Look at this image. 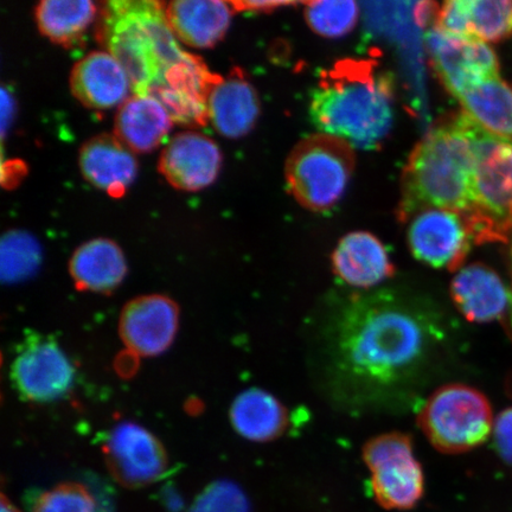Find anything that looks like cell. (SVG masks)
I'll use <instances>...</instances> for the list:
<instances>
[{
  "label": "cell",
  "mask_w": 512,
  "mask_h": 512,
  "mask_svg": "<svg viewBox=\"0 0 512 512\" xmlns=\"http://www.w3.org/2000/svg\"><path fill=\"white\" fill-rule=\"evenodd\" d=\"M100 38L107 53L126 70L132 94L157 99L175 121L194 119L206 108L210 88L220 78L181 48L162 3H106Z\"/></svg>",
  "instance_id": "obj_1"
},
{
  "label": "cell",
  "mask_w": 512,
  "mask_h": 512,
  "mask_svg": "<svg viewBox=\"0 0 512 512\" xmlns=\"http://www.w3.org/2000/svg\"><path fill=\"white\" fill-rule=\"evenodd\" d=\"M441 338L437 316L424 305L398 294H361L337 319V364L362 387L399 386L425 366Z\"/></svg>",
  "instance_id": "obj_2"
},
{
  "label": "cell",
  "mask_w": 512,
  "mask_h": 512,
  "mask_svg": "<svg viewBox=\"0 0 512 512\" xmlns=\"http://www.w3.org/2000/svg\"><path fill=\"white\" fill-rule=\"evenodd\" d=\"M310 114L324 134L369 150L387 137L394 120V82L370 59H344L319 75Z\"/></svg>",
  "instance_id": "obj_3"
},
{
  "label": "cell",
  "mask_w": 512,
  "mask_h": 512,
  "mask_svg": "<svg viewBox=\"0 0 512 512\" xmlns=\"http://www.w3.org/2000/svg\"><path fill=\"white\" fill-rule=\"evenodd\" d=\"M473 170L470 119L460 113L435 125L415 146L403 171L400 221H409L432 208L469 216L473 209Z\"/></svg>",
  "instance_id": "obj_4"
},
{
  "label": "cell",
  "mask_w": 512,
  "mask_h": 512,
  "mask_svg": "<svg viewBox=\"0 0 512 512\" xmlns=\"http://www.w3.org/2000/svg\"><path fill=\"white\" fill-rule=\"evenodd\" d=\"M471 136L473 209L466 220L476 243L507 242L512 233V143L491 136L473 121Z\"/></svg>",
  "instance_id": "obj_5"
},
{
  "label": "cell",
  "mask_w": 512,
  "mask_h": 512,
  "mask_svg": "<svg viewBox=\"0 0 512 512\" xmlns=\"http://www.w3.org/2000/svg\"><path fill=\"white\" fill-rule=\"evenodd\" d=\"M355 162L354 146L347 140L315 134L294 147L287 158V187L304 208L322 213L343 197Z\"/></svg>",
  "instance_id": "obj_6"
},
{
  "label": "cell",
  "mask_w": 512,
  "mask_h": 512,
  "mask_svg": "<svg viewBox=\"0 0 512 512\" xmlns=\"http://www.w3.org/2000/svg\"><path fill=\"white\" fill-rule=\"evenodd\" d=\"M419 420L428 440L444 453L482 445L495 425L488 399L464 384H448L434 392Z\"/></svg>",
  "instance_id": "obj_7"
},
{
  "label": "cell",
  "mask_w": 512,
  "mask_h": 512,
  "mask_svg": "<svg viewBox=\"0 0 512 512\" xmlns=\"http://www.w3.org/2000/svg\"><path fill=\"white\" fill-rule=\"evenodd\" d=\"M363 459L371 473V491L383 508L412 509L424 495V472L408 435L388 433L371 439Z\"/></svg>",
  "instance_id": "obj_8"
},
{
  "label": "cell",
  "mask_w": 512,
  "mask_h": 512,
  "mask_svg": "<svg viewBox=\"0 0 512 512\" xmlns=\"http://www.w3.org/2000/svg\"><path fill=\"white\" fill-rule=\"evenodd\" d=\"M11 380L22 399L48 403L72 389L75 368L54 339L30 335L12 362Z\"/></svg>",
  "instance_id": "obj_9"
},
{
  "label": "cell",
  "mask_w": 512,
  "mask_h": 512,
  "mask_svg": "<svg viewBox=\"0 0 512 512\" xmlns=\"http://www.w3.org/2000/svg\"><path fill=\"white\" fill-rule=\"evenodd\" d=\"M108 471L127 489L158 482L168 471V453L155 435L134 422H121L102 445Z\"/></svg>",
  "instance_id": "obj_10"
},
{
  "label": "cell",
  "mask_w": 512,
  "mask_h": 512,
  "mask_svg": "<svg viewBox=\"0 0 512 512\" xmlns=\"http://www.w3.org/2000/svg\"><path fill=\"white\" fill-rule=\"evenodd\" d=\"M427 49L435 74L448 93L456 96L499 76L495 51L476 38L458 37L431 30Z\"/></svg>",
  "instance_id": "obj_11"
},
{
  "label": "cell",
  "mask_w": 512,
  "mask_h": 512,
  "mask_svg": "<svg viewBox=\"0 0 512 512\" xmlns=\"http://www.w3.org/2000/svg\"><path fill=\"white\" fill-rule=\"evenodd\" d=\"M473 242L469 222L457 211L426 209L409 220V248L426 265L459 271Z\"/></svg>",
  "instance_id": "obj_12"
},
{
  "label": "cell",
  "mask_w": 512,
  "mask_h": 512,
  "mask_svg": "<svg viewBox=\"0 0 512 512\" xmlns=\"http://www.w3.org/2000/svg\"><path fill=\"white\" fill-rule=\"evenodd\" d=\"M177 304L162 294L131 300L121 312L119 334L131 354L153 357L174 343L178 331Z\"/></svg>",
  "instance_id": "obj_13"
},
{
  "label": "cell",
  "mask_w": 512,
  "mask_h": 512,
  "mask_svg": "<svg viewBox=\"0 0 512 512\" xmlns=\"http://www.w3.org/2000/svg\"><path fill=\"white\" fill-rule=\"evenodd\" d=\"M221 165V150L214 140L201 133L183 132L165 146L159 169L172 187L198 191L215 182Z\"/></svg>",
  "instance_id": "obj_14"
},
{
  "label": "cell",
  "mask_w": 512,
  "mask_h": 512,
  "mask_svg": "<svg viewBox=\"0 0 512 512\" xmlns=\"http://www.w3.org/2000/svg\"><path fill=\"white\" fill-rule=\"evenodd\" d=\"M70 88L81 104L93 110L120 107L132 93L126 70L107 51H94L76 63Z\"/></svg>",
  "instance_id": "obj_15"
},
{
  "label": "cell",
  "mask_w": 512,
  "mask_h": 512,
  "mask_svg": "<svg viewBox=\"0 0 512 512\" xmlns=\"http://www.w3.org/2000/svg\"><path fill=\"white\" fill-rule=\"evenodd\" d=\"M451 285L454 303L470 322L489 323L512 307V292L490 267L472 264L457 271Z\"/></svg>",
  "instance_id": "obj_16"
},
{
  "label": "cell",
  "mask_w": 512,
  "mask_h": 512,
  "mask_svg": "<svg viewBox=\"0 0 512 512\" xmlns=\"http://www.w3.org/2000/svg\"><path fill=\"white\" fill-rule=\"evenodd\" d=\"M79 165L87 182L112 197L123 196L138 172L133 151L112 134L88 140L80 150Z\"/></svg>",
  "instance_id": "obj_17"
},
{
  "label": "cell",
  "mask_w": 512,
  "mask_h": 512,
  "mask_svg": "<svg viewBox=\"0 0 512 512\" xmlns=\"http://www.w3.org/2000/svg\"><path fill=\"white\" fill-rule=\"evenodd\" d=\"M208 119L223 137L238 139L252 131L260 114L258 93L238 70L220 78L207 98Z\"/></svg>",
  "instance_id": "obj_18"
},
{
  "label": "cell",
  "mask_w": 512,
  "mask_h": 512,
  "mask_svg": "<svg viewBox=\"0 0 512 512\" xmlns=\"http://www.w3.org/2000/svg\"><path fill=\"white\" fill-rule=\"evenodd\" d=\"M332 268L345 284L370 288L394 274V265L383 243L367 232L350 233L332 254Z\"/></svg>",
  "instance_id": "obj_19"
},
{
  "label": "cell",
  "mask_w": 512,
  "mask_h": 512,
  "mask_svg": "<svg viewBox=\"0 0 512 512\" xmlns=\"http://www.w3.org/2000/svg\"><path fill=\"white\" fill-rule=\"evenodd\" d=\"M232 5L221 0H176L166 6V17L178 41L192 48H210L226 35Z\"/></svg>",
  "instance_id": "obj_20"
},
{
  "label": "cell",
  "mask_w": 512,
  "mask_h": 512,
  "mask_svg": "<svg viewBox=\"0 0 512 512\" xmlns=\"http://www.w3.org/2000/svg\"><path fill=\"white\" fill-rule=\"evenodd\" d=\"M69 273L79 291L111 293L123 283L127 262L117 243L94 239L76 249L69 261Z\"/></svg>",
  "instance_id": "obj_21"
},
{
  "label": "cell",
  "mask_w": 512,
  "mask_h": 512,
  "mask_svg": "<svg viewBox=\"0 0 512 512\" xmlns=\"http://www.w3.org/2000/svg\"><path fill=\"white\" fill-rule=\"evenodd\" d=\"M168 111L149 95H132L119 107L115 136L133 152H150L163 143L171 130Z\"/></svg>",
  "instance_id": "obj_22"
},
{
  "label": "cell",
  "mask_w": 512,
  "mask_h": 512,
  "mask_svg": "<svg viewBox=\"0 0 512 512\" xmlns=\"http://www.w3.org/2000/svg\"><path fill=\"white\" fill-rule=\"evenodd\" d=\"M229 416L235 431L256 443H266L280 437L288 421L281 402L258 388L242 392L230 407Z\"/></svg>",
  "instance_id": "obj_23"
},
{
  "label": "cell",
  "mask_w": 512,
  "mask_h": 512,
  "mask_svg": "<svg viewBox=\"0 0 512 512\" xmlns=\"http://www.w3.org/2000/svg\"><path fill=\"white\" fill-rule=\"evenodd\" d=\"M462 113L491 136L512 143V87L499 76L458 98Z\"/></svg>",
  "instance_id": "obj_24"
},
{
  "label": "cell",
  "mask_w": 512,
  "mask_h": 512,
  "mask_svg": "<svg viewBox=\"0 0 512 512\" xmlns=\"http://www.w3.org/2000/svg\"><path fill=\"white\" fill-rule=\"evenodd\" d=\"M95 15L96 6L91 0H44L35 11L38 29L59 44L78 40Z\"/></svg>",
  "instance_id": "obj_25"
},
{
  "label": "cell",
  "mask_w": 512,
  "mask_h": 512,
  "mask_svg": "<svg viewBox=\"0 0 512 512\" xmlns=\"http://www.w3.org/2000/svg\"><path fill=\"white\" fill-rule=\"evenodd\" d=\"M42 262V249L35 236L12 229L0 243V275L5 284H18L35 275Z\"/></svg>",
  "instance_id": "obj_26"
},
{
  "label": "cell",
  "mask_w": 512,
  "mask_h": 512,
  "mask_svg": "<svg viewBox=\"0 0 512 512\" xmlns=\"http://www.w3.org/2000/svg\"><path fill=\"white\" fill-rule=\"evenodd\" d=\"M469 37L489 43L512 36V2L510 0H466Z\"/></svg>",
  "instance_id": "obj_27"
},
{
  "label": "cell",
  "mask_w": 512,
  "mask_h": 512,
  "mask_svg": "<svg viewBox=\"0 0 512 512\" xmlns=\"http://www.w3.org/2000/svg\"><path fill=\"white\" fill-rule=\"evenodd\" d=\"M304 15L307 24L319 36L339 38L348 35L356 27L360 8L356 2H310L305 3Z\"/></svg>",
  "instance_id": "obj_28"
},
{
  "label": "cell",
  "mask_w": 512,
  "mask_h": 512,
  "mask_svg": "<svg viewBox=\"0 0 512 512\" xmlns=\"http://www.w3.org/2000/svg\"><path fill=\"white\" fill-rule=\"evenodd\" d=\"M100 505L87 485L62 483L38 495L31 512H99Z\"/></svg>",
  "instance_id": "obj_29"
},
{
  "label": "cell",
  "mask_w": 512,
  "mask_h": 512,
  "mask_svg": "<svg viewBox=\"0 0 512 512\" xmlns=\"http://www.w3.org/2000/svg\"><path fill=\"white\" fill-rule=\"evenodd\" d=\"M190 512H251L248 499L238 485L219 480L196 498Z\"/></svg>",
  "instance_id": "obj_30"
},
{
  "label": "cell",
  "mask_w": 512,
  "mask_h": 512,
  "mask_svg": "<svg viewBox=\"0 0 512 512\" xmlns=\"http://www.w3.org/2000/svg\"><path fill=\"white\" fill-rule=\"evenodd\" d=\"M494 437L499 454L512 463V408L499 414L494 425Z\"/></svg>",
  "instance_id": "obj_31"
},
{
  "label": "cell",
  "mask_w": 512,
  "mask_h": 512,
  "mask_svg": "<svg viewBox=\"0 0 512 512\" xmlns=\"http://www.w3.org/2000/svg\"><path fill=\"white\" fill-rule=\"evenodd\" d=\"M439 6L432 2H422L416 4L414 17L419 27L426 28L428 25L434 24L437 19Z\"/></svg>",
  "instance_id": "obj_32"
},
{
  "label": "cell",
  "mask_w": 512,
  "mask_h": 512,
  "mask_svg": "<svg viewBox=\"0 0 512 512\" xmlns=\"http://www.w3.org/2000/svg\"><path fill=\"white\" fill-rule=\"evenodd\" d=\"M294 5V3L287 2H252V3H241L242 10H253V11H270L281 8V6Z\"/></svg>",
  "instance_id": "obj_33"
},
{
  "label": "cell",
  "mask_w": 512,
  "mask_h": 512,
  "mask_svg": "<svg viewBox=\"0 0 512 512\" xmlns=\"http://www.w3.org/2000/svg\"><path fill=\"white\" fill-rule=\"evenodd\" d=\"M0 505H2V512H22L4 494L2 495V503Z\"/></svg>",
  "instance_id": "obj_34"
},
{
  "label": "cell",
  "mask_w": 512,
  "mask_h": 512,
  "mask_svg": "<svg viewBox=\"0 0 512 512\" xmlns=\"http://www.w3.org/2000/svg\"><path fill=\"white\" fill-rule=\"evenodd\" d=\"M511 260H512V248H511ZM511 311H512V307H511Z\"/></svg>",
  "instance_id": "obj_35"
}]
</instances>
